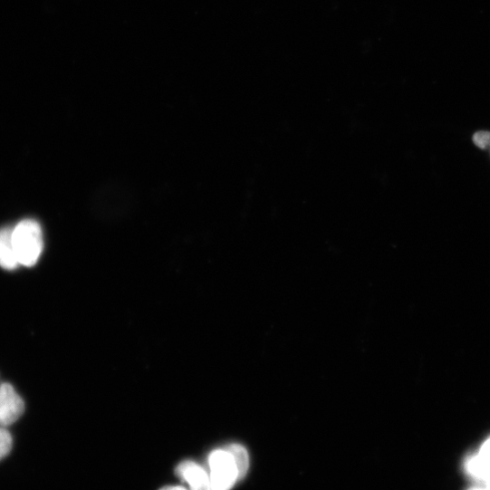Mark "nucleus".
<instances>
[{
  "instance_id": "f257e3e1",
  "label": "nucleus",
  "mask_w": 490,
  "mask_h": 490,
  "mask_svg": "<svg viewBox=\"0 0 490 490\" xmlns=\"http://www.w3.org/2000/svg\"><path fill=\"white\" fill-rule=\"evenodd\" d=\"M13 241L21 265L34 266L43 251V234L40 224L24 220L13 229Z\"/></svg>"
},
{
  "instance_id": "f03ea898",
  "label": "nucleus",
  "mask_w": 490,
  "mask_h": 490,
  "mask_svg": "<svg viewBox=\"0 0 490 490\" xmlns=\"http://www.w3.org/2000/svg\"><path fill=\"white\" fill-rule=\"evenodd\" d=\"M212 490H231L239 479L234 456L226 449H216L208 457Z\"/></svg>"
},
{
  "instance_id": "7ed1b4c3",
  "label": "nucleus",
  "mask_w": 490,
  "mask_h": 490,
  "mask_svg": "<svg viewBox=\"0 0 490 490\" xmlns=\"http://www.w3.org/2000/svg\"><path fill=\"white\" fill-rule=\"evenodd\" d=\"M25 403L10 383L0 386V426L15 423L24 413Z\"/></svg>"
},
{
  "instance_id": "20e7f679",
  "label": "nucleus",
  "mask_w": 490,
  "mask_h": 490,
  "mask_svg": "<svg viewBox=\"0 0 490 490\" xmlns=\"http://www.w3.org/2000/svg\"><path fill=\"white\" fill-rule=\"evenodd\" d=\"M176 474L188 484L190 490H212L209 474L195 461L181 462L176 468Z\"/></svg>"
},
{
  "instance_id": "39448f33",
  "label": "nucleus",
  "mask_w": 490,
  "mask_h": 490,
  "mask_svg": "<svg viewBox=\"0 0 490 490\" xmlns=\"http://www.w3.org/2000/svg\"><path fill=\"white\" fill-rule=\"evenodd\" d=\"M20 265L13 241V229H0V267L14 271Z\"/></svg>"
},
{
  "instance_id": "423d86ee",
  "label": "nucleus",
  "mask_w": 490,
  "mask_h": 490,
  "mask_svg": "<svg viewBox=\"0 0 490 490\" xmlns=\"http://www.w3.org/2000/svg\"><path fill=\"white\" fill-rule=\"evenodd\" d=\"M465 468L466 473L475 479L484 482L490 479V464L478 453L466 459Z\"/></svg>"
},
{
  "instance_id": "0eeeda50",
  "label": "nucleus",
  "mask_w": 490,
  "mask_h": 490,
  "mask_svg": "<svg viewBox=\"0 0 490 490\" xmlns=\"http://www.w3.org/2000/svg\"><path fill=\"white\" fill-rule=\"evenodd\" d=\"M226 448L234 456L239 472V479H242L249 468L247 450L240 444H231Z\"/></svg>"
},
{
  "instance_id": "6e6552de",
  "label": "nucleus",
  "mask_w": 490,
  "mask_h": 490,
  "mask_svg": "<svg viewBox=\"0 0 490 490\" xmlns=\"http://www.w3.org/2000/svg\"><path fill=\"white\" fill-rule=\"evenodd\" d=\"M14 438L11 432L4 426H0V460L5 458L12 451Z\"/></svg>"
},
{
  "instance_id": "1a4fd4ad",
  "label": "nucleus",
  "mask_w": 490,
  "mask_h": 490,
  "mask_svg": "<svg viewBox=\"0 0 490 490\" xmlns=\"http://www.w3.org/2000/svg\"><path fill=\"white\" fill-rule=\"evenodd\" d=\"M473 141L481 149H490V132L479 131L476 133Z\"/></svg>"
},
{
  "instance_id": "9d476101",
  "label": "nucleus",
  "mask_w": 490,
  "mask_h": 490,
  "mask_svg": "<svg viewBox=\"0 0 490 490\" xmlns=\"http://www.w3.org/2000/svg\"><path fill=\"white\" fill-rule=\"evenodd\" d=\"M478 454L490 464V437L483 443Z\"/></svg>"
},
{
  "instance_id": "9b49d317",
  "label": "nucleus",
  "mask_w": 490,
  "mask_h": 490,
  "mask_svg": "<svg viewBox=\"0 0 490 490\" xmlns=\"http://www.w3.org/2000/svg\"><path fill=\"white\" fill-rule=\"evenodd\" d=\"M160 490H188L187 488L181 485H168L161 488Z\"/></svg>"
},
{
  "instance_id": "f8f14e48",
  "label": "nucleus",
  "mask_w": 490,
  "mask_h": 490,
  "mask_svg": "<svg viewBox=\"0 0 490 490\" xmlns=\"http://www.w3.org/2000/svg\"><path fill=\"white\" fill-rule=\"evenodd\" d=\"M469 490H489V489L485 486V487H475V488H471Z\"/></svg>"
},
{
  "instance_id": "ddd939ff",
  "label": "nucleus",
  "mask_w": 490,
  "mask_h": 490,
  "mask_svg": "<svg viewBox=\"0 0 490 490\" xmlns=\"http://www.w3.org/2000/svg\"><path fill=\"white\" fill-rule=\"evenodd\" d=\"M485 485H486L485 486L490 490V479L487 482H485Z\"/></svg>"
}]
</instances>
